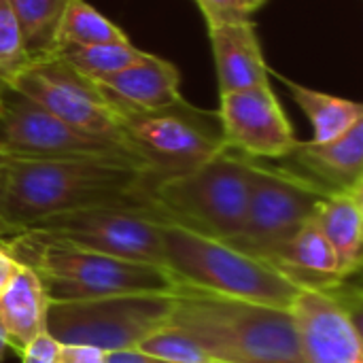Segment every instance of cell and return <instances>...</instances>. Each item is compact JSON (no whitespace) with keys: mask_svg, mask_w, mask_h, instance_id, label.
<instances>
[{"mask_svg":"<svg viewBox=\"0 0 363 363\" xmlns=\"http://www.w3.org/2000/svg\"><path fill=\"white\" fill-rule=\"evenodd\" d=\"M349 281L328 291L298 289L289 315L304 363H363L359 291Z\"/></svg>","mask_w":363,"mask_h":363,"instance_id":"cell-12","label":"cell"},{"mask_svg":"<svg viewBox=\"0 0 363 363\" xmlns=\"http://www.w3.org/2000/svg\"><path fill=\"white\" fill-rule=\"evenodd\" d=\"M6 236H11V234H9V232H6V230L0 225V238H6Z\"/></svg>","mask_w":363,"mask_h":363,"instance_id":"cell-32","label":"cell"},{"mask_svg":"<svg viewBox=\"0 0 363 363\" xmlns=\"http://www.w3.org/2000/svg\"><path fill=\"white\" fill-rule=\"evenodd\" d=\"M213 363H230V362H213Z\"/></svg>","mask_w":363,"mask_h":363,"instance_id":"cell-34","label":"cell"},{"mask_svg":"<svg viewBox=\"0 0 363 363\" xmlns=\"http://www.w3.org/2000/svg\"><path fill=\"white\" fill-rule=\"evenodd\" d=\"M157 179L151 168L130 160H21L4 155L0 225L15 236L45 217L66 211L149 200Z\"/></svg>","mask_w":363,"mask_h":363,"instance_id":"cell-1","label":"cell"},{"mask_svg":"<svg viewBox=\"0 0 363 363\" xmlns=\"http://www.w3.org/2000/svg\"><path fill=\"white\" fill-rule=\"evenodd\" d=\"M106 363H166L155 359L138 349H123V351H111L106 353Z\"/></svg>","mask_w":363,"mask_h":363,"instance_id":"cell-29","label":"cell"},{"mask_svg":"<svg viewBox=\"0 0 363 363\" xmlns=\"http://www.w3.org/2000/svg\"><path fill=\"white\" fill-rule=\"evenodd\" d=\"M91 83H96L108 102L136 111H166L187 102L181 96L179 68L153 53L138 64Z\"/></svg>","mask_w":363,"mask_h":363,"instance_id":"cell-16","label":"cell"},{"mask_svg":"<svg viewBox=\"0 0 363 363\" xmlns=\"http://www.w3.org/2000/svg\"><path fill=\"white\" fill-rule=\"evenodd\" d=\"M2 164H4V155L0 153V187H2ZM2 228H4V225H2ZM4 230H6V228H4ZM6 232H9V230H6ZM9 234H11V232H9ZM11 236H13V234H11Z\"/></svg>","mask_w":363,"mask_h":363,"instance_id":"cell-31","label":"cell"},{"mask_svg":"<svg viewBox=\"0 0 363 363\" xmlns=\"http://www.w3.org/2000/svg\"><path fill=\"white\" fill-rule=\"evenodd\" d=\"M249 181L251 160L223 149L187 172L157 179L151 198L170 223L230 242L247 217Z\"/></svg>","mask_w":363,"mask_h":363,"instance_id":"cell-5","label":"cell"},{"mask_svg":"<svg viewBox=\"0 0 363 363\" xmlns=\"http://www.w3.org/2000/svg\"><path fill=\"white\" fill-rule=\"evenodd\" d=\"M315 221L336 253L340 277H355L362 268L363 185L330 194L321 202Z\"/></svg>","mask_w":363,"mask_h":363,"instance_id":"cell-18","label":"cell"},{"mask_svg":"<svg viewBox=\"0 0 363 363\" xmlns=\"http://www.w3.org/2000/svg\"><path fill=\"white\" fill-rule=\"evenodd\" d=\"M0 79L64 123L94 136L125 143L117 113L104 94L57 55L28 62Z\"/></svg>","mask_w":363,"mask_h":363,"instance_id":"cell-11","label":"cell"},{"mask_svg":"<svg viewBox=\"0 0 363 363\" xmlns=\"http://www.w3.org/2000/svg\"><path fill=\"white\" fill-rule=\"evenodd\" d=\"M166 223L170 221L155 206L153 198H149L66 211L45 217L23 232H36L51 240L94 253L164 268L162 228Z\"/></svg>","mask_w":363,"mask_h":363,"instance_id":"cell-6","label":"cell"},{"mask_svg":"<svg viewBox=\"0 0 363 363\" xmlns=\"http://www.w3.org/2000/svg\"><path fill=\"white\" fill-rule=\"evenodd\" d=\"M170 328L196 340L213 359L230 363H304L289 311L174 291Z\"/></svg>","mask_w":363,"mask_h":363,"instance_id":"cell-2","label":"cell"},{"mask_svg":"<svg viewBox=\"0 0 363 363\" xmlns=\"http://www.w3.org/2000/svg\"><path fill=\"white\" fill-rule=\"evenodd\" d=\"M174 294H132L49 302L47 334L62 345L111 351L136 349L168 323Z\"/></svg>","mask_w":363,"mask_h":363,"instance_id":"cell-7","label":"cell"},{"mask_svg":"<svg viewBox=\"0 0 363 363\" xmlns=\"http://www.w3.org/2000/svg\"><path fill=\"white\" fill-rule=\"evenodd\" d=\"M49 296L40 279L19 264L9 289L0 296V325L6 347L17 355L40 334L47 332Z\"/></svg>","mask_w":363,"mask_h":363,"instance_id":"cell-17","label":"cell"},{"mask_svg":"<svg viewBox=\"0 0 363 363\" xmlns=\"http://www.w3.org/2000/svg\"><path fill=\"white\" fill-rule=\"evenodd\" d=\"M60 349L62 342H57L47 332L36 336L21 353V363H60Z\"/></svg>","mask_w":363,"mask_h":363,"instance_id":"cell-26","label":"cell"},{"mask_svg":"<svg viewBox=\"0 0 363 363\" xmlns=\"http://www.w3.org/2000/svg\"><path fill=\"white\" fill-rule=\"evenodd\" d=\"M6 338H4V332H2V325H0V363L4 359V353H6Z\"/></svg>","mask_w":363,"mask_h":363,"instance_id":"cell-30","label":"cell"},{"mask_svg":"<svg viewBox=\"0 0 363 363\" xmlns=\"http://www.w3.org/2000/svg\"><path fill=\"white\" fill-rule=\"evenodd\" d=\"M130 40L128 34L85 0H70L60 26V47H94Z\"/></svg>","mask_w":363,"mask_h":363,"instance_id":"cell-22","label":"cell"},{"mask_svg":"<svg viewBox=\"0 0 363 363\" xmlns=\"http://www.w3.org/2000/svg\"><path fill=\"white\" fill-rule=\"evenodd\" d=\"M0 240L17 264L40 279L51 302L177 291L172 277L162 266L94 253L36 232H19Z\"/></svg>","mask_w":363,"mask_h":363,"instance_id":"cell-3","label":"cell"},{"mask_svg":"<svg viewBox=\"0 0 363 363\" xmlns=\"http://www.w3.org/2000/svg\"><path fill=\"white\" fill-rule=\"evenodd\" d=\"M164 268L177 289L289 311L298 287L274 266L177 223L162 228Z\"/></svg>","mask_w":363,"mask_h":363,"instance_id":"cell-4","label":"cell"},{"mask_svg":"<svg viewBox=\"0 0 363 363\" xmlns=\"http://www.w3.org/2000/svg\"><path fill=\"white\" fill-rule=\"evenodd\" d=\"M55 55L85 79L98 81L102 77L115 74L132 64L143 62L149 53L138 49L130 40H123V43H108V45H94V47H60Z\"/></svg>","mask_w":363,"mask_h":363,"instance_id":"cell-21","label":"cell"},{"mask_svg":"<svg viewBox=\"0 0 363 363\" xmlns=\"http://www.w3.org/2000/svg\"><path fill=\"white\" fill-rule=\"evenodd\" d=\"M0 153L21 160L106 157L147 166L125 143L81 132L0 79ZM149 168V166H147Z\"/></svg>","mask_w":363,"mask_h":363,"instance_id":"cell-10","label":"cell"},{"mask_svg":"<svg viewBox=\"0 0 363 363\" xmlns=\"http://www.w3.org/2000/svg\"><path fill=\"white\" fill-rule=\"evenodd\" d=\"M206 26L217 66L219 94L270 87V66L266 64L251 19L211 21Z\"/></svg>","mask_w":363,"mask_h":363,"instance_id":"cell-14","label":"cell"},{"mask_svg":"<svg viewBox=\"0 0 363 363\" xmlns=\"http://www.w3.org/2000/svg\"><path fill=\"white\" fill-rule=\"evenodd\" d=\"M17 268H19L17 259L9 253V249L0 240V296L9 289V285H11V281H13V277L17 272Z\"/></svg>","mask_w":363,"mask_h":363,"instance_id":"cell-28","label":"cell"},{"mask_svg":"<svg viewBox=\"0 0 363 363\" xmlns=\"http://www.w3.org/2000/svg\"><path fill=\"white\" fill-rule=\"evenodd\" d=\"M285 166L328 194L363 185V121L336 140H298Z\"/></svg>","mask_w":363,"mask_h":363,"instance_id":"cell-15","label":"cell"},{"mask_svg":"<svg viewBox=\"0 0 363 363\" xmlns=\"http://www.w3.org/2000/svg\"><path fill=\"white\" fill-rule=\"evenodd\" d=\"M330 194L287 166L251 160L249 206L245 223L228 245L268 262L308 221Z\"/></svg>","mask_w":363,"mask_h":363,"instance_id":"cell-9","label":"cell"},{"mask_svg":"<svg viewBox=\"0 0 363 363\" xmlns=\"http://www.w3.org/2000/svg\"><path fill=\"white\" fill-rule=\"evenodd\" d=\"M204 13L206 23L211 21H240L251 19V15L262 9L257 0H196Z\"/></svg>","mask_w":363,"mask_h":363,"instance_id":"cell-25","label":"cell"},{"mask_svg":"<svg viewBox=\"0 0 363 363\" xmlns=\"http://www.w3.org/2000/svg\"><path fill=\"white\" fill-rule=\"evenodd\" d=\"M111 106L125 143L160 179L187 172L225 149L217 113L189 102L166 111H136L115 102Z\"/></svg>","mask_w":363,"mask_h":363,"instance_id":"cell-8","label":"cell"},{"mask_svg":"<svg viewBox=\"0 0 363 363\" xmlns=\"http://www.w3.org/2000/svg\"><path fill=\"white\" fill-rule=\"evenodd\" d=\"M60 363H106V351L87 345H62Z\"/></svg>","mask_w":363,"mask_h":363,"instance_id":"cell-27","label":"cell"},{"mask_svg":"<svg viewBox=\"0 0 363 363\" xmlns=\"http://www.w3.org/2000/svg\"><path fill=\"white\" fill-rule=\"evenodd\" d=\"M257 2H259V4H262V6H264V4H266V2H268V0H257Z\"/></svg>","mask_w":363,"mask_h":363,"instance_id":"cell-33","label":"cell"},{"mask_svg":"<svg viewBox=\"0 0 363 363\" xmlns=\"http://www.w3.org/2000/svg\"><path fill=\"white\" fill-rule=\"evenodd\" d=\"M136 349L166 363L217 362L196 340H191L189 336H185L183 332H179V330H174L170 325H164L162 330H157L155 334L145 338Z\"/></svg>","mask_w":363,"mask_h":363,"instance_id":"cell-23","label":"cell"},{"mask_svg":"<svg viewBox=\"0 0 363 363\" xmlns=\"http://www.w3.org/2000/svg\"><path fill=\"white\" fill-rule=\"evenodd\" d=\"M219 130L225 149L249 160H285L298 138L272 87L219 94Z\"/></svg>","mask_w":363,"mask_h":363,"instance_id":"cell-13","label":"cell"},{"mask_svg":"<svg viewBox=\"0 0 363 363\" xmlns=\"http://www.w3.org/2000/svg\"><path fill=\"white\" fill-rule=\"evenodd\" d=\"M28 64L9 0H0V77Z\"/></svg>","mask_w":363,"mask_h":363,"instance_id":"cell-24","label":"cell"},{"mask_svg":"<svg viewBox=\"0 0 363 363\" xmlns=\"http://www.w3.org/2000/svg\"><path fill=\"white\" fill-rule=\"evenodd\" d=\"M277 79L289 89L296 104L302 108L306 119L313 125V138L315 143H330L347 134L351 128L363 121V106L355 100H347L340 96H332L325 91H317L313 87H306L302 83H296L294 79L274 72Z\"/></svg>","mask_w":363,"mask_h":363,"instance_id":"cell-19","label":"cell"},{"mask_svg":"<svg viewBox=\"0 0 363 363\" xmlns=\"http://www.w3.org/2000/svg\"><path fill=\"white\" fill-rule=\"evenodd\" d=\"M70 0H9L28 62H40L60 49V26Z\"/></svg>","mask_w":363,"mask_h":363,"instance_id":"cell-20","label":"cell"}]
</instances>
